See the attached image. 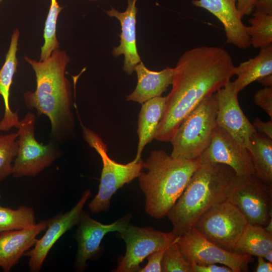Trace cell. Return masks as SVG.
<instances>
[{"mask_svg": "<svg viewBox=\"0 0 272 272\" xmlns=\"http://www.w3.org/2000/svg\"><path fill=\"white\" fill-rule=\"evenodd\" d=\"M235 74L230 54L221 47L198 46L185 52L174 67L172 87L155 139L170 142L184 119Z\"/></svg>", "mask_w": 272, "mask_h": 272, "instance_id": "6da1fadb", "label": "cell"}, {"mask_svg": "<svg viewBox=\"0 0 272 272\" xmlns=\"http://www.w3.org/2000/svg\"><path fill=\"white\" fill-rule=\"evenodd\" d=\"M25 60L33 69L36 87L24 94L26 107L35 109L38 116L44 115L50 122L51 140L60 144L73 136L75 118L71 85L65 76L70 57L59 48L47 59L37 61L25 55Z\"/></svg>", "mask_w": 272, "mask_h": 272, "instance_id": "7a4b0ae2", "label": "cell"}, {"mask_svg": "<svg viewBox=\"0 0 272 272\" xmlns=\"http://www.w3.org/2000/svg\"><path fill=\"white\" fill-rule=\"evenodd\" d=\"M236 176L226 165L201 163L167 215L173 225L171 232L181 236L208 209L226 200Z\"/></svg>", "mask_w": 272, "mask_h": 272, "instance_id": "3957f363", "label": "cell"}, {"mask_svg": "<svg viewBox=\"0 0 272 272\" xmlns=\"http://www.w3.org/2000/svg\"><path fill=\"white\" fill-rule=\"evenodd\" d=\"M200 165L199 159L174 158L162 149L151 151L144 162L147 171L138 177L146 213L158 219L167 216Z\"/></svg>", "mask_w": 272, "mask_h": 272, "instance_id": "277c9868", "label": "cell"}, {"mask_svg": "<svg viewBox=\"0 0 272 272\" xmlns=\"http://www.w3.org/2000/svg\"><path fill=\"white\" fill-rule=\"evenodd\" d=\"M217 103L215 94L202 101L182 121L170 142L171 156L198 159L210 145L217 126Z\"/></svg>", "mask_w": 272, "mask_h": 272, "instance_id": "5b68a950", "label": "cell"}, {"mask_svg": "<svg viewBox=\"0 0 272 272\" xmlns=\"http://www.w3.org/2000/svg\"><path fill=\"white\" fill-rule=\"evenodd\" d=\"M78 115L84 140L98 153L103 164L98 191L88 203L91 212L97 214L108 210L110 199L117 190L138 178L144 168V161L142 159L138 162L133 160L122 164L111 159L107 153V147L101 138L86 127Z\"/></svg>", "mask_w": 272, "mask_h": 272, "instance_id": "8992f818", "label": "cell"}, {"mask_svg": "<svg viewBox=\"0 0 272 272\" xmlns=\"http://www.w3.org/2000/svg\"><path fill=\"white\" fill-rule=\"evenodd\" d=\"M36 115L27 113L18 127V149L12 175L14 178L33 177L50 166L61 155L59 144L51 140L46 145L39 143L35 135Z\"/></svg>", "mask_w": 272, "mask_h": 272, "instance_id": "52a82bcc", "label": "cell"}, {"mask_svg": "<svg viewBox=\"0 0 272 272\" xmlns=\"http://www.w3.org/2000/svg\"><path fill=\"white\" fill-rule=\"evenodd\" d=\"M247 223L242 213L225 200L203 213L193 227L209 241L233 252Z\"/></svg>", "mask_w": 272, "mask_h": 272, "instance_id": "ba28073f", "label": "cell"}, {"mask_svg": "<svg viewBox=\"0 0 272 272\" xmlns=\"http://www.w3.org/2000/svg\"><path fill=\"white\" fill-rule=\"evenodd\" d=\"M226 200L249 224L265 227L272 218V186L254 175L236 176Z\"/></svg>", "mask_w": 272, "mask_h": 272, "instance_id": "9c48e42d", "label": "cell"}, {"mask_svg": "<svg viewBox=\"0 0 272 272\" xmlns=\"http://www.w3.org/2000/svg\"><path fill=\"white\" fill-rule=\"evenodd\" d=\"M177 243L185 259L190 264L204 265L220 263L233 272L247 271L253 261L250 255L227 251L209 241L193 227L179 236Z\"/></svg>", "mask_w": 272, "mask_h": 272, "instance_id": "30bf717a", "label": "cell"}, {"mask_svg": "<svg viewBox=\"0 0 272 272\" xmlns=\"http://www.w3.org/2000/svg\"><path fill=\"white\" fill-rule=\"evenodd\" d=\"M126 244L125 255L118 260L115 272L139 271L140 264L150 254L167 248L178 236L171 232H162L151 227H140L128 224L119 232Z\"/></svg>", "mask_w": 272, "mask_h": 272, "instance_id": "8fae6325", "label": "cell"}, {"mask_svg": "<svg viewBox=\"0 0 272 272\" xmlns=\"http://www.w3.org/2000/svg\"><path fill=\"white\" fill-rule=\"evenodd\" d=\"M233 82L230 81L215 94L217 103V125L229 133L248 150L250 139L257 130L242 110Z\"/></svg>", "mask_w": 272, "mask_h": 272, "instance_id": "7c38bea8", "label": "cell"}, {"mask_svg": "<svg viewBox=\"0 0 272 272\" xmlns=\"http://www.w3.org/2000/svg\"><path fill=\"white\" fill-rule=\"evenodd\" d=\"M201 163H220L231 167L237 176L254 175L248 149L238 143L222 128L217 126L211 143L198 158Z\"/></svg>", "mask_w": 272, "mask_h": 272, "instance_id": "4fadbf2b", "label": "cell"}, {"mask_svg": "<svg viewBox=\"0 0 272 272\" xmlns=\"http://www.w3.org/2000/svg\"><path fill=\"white\" fill-rule=\"evenodd\" d=\"M91 194L86 190L77 204L69 211L60 213L47 220V230L39 239H36L34 248L25 252L29 257V267L33 272L39 271L51 248L67 231L78 225L83 212V208Z\"/></svg>", "mask_w": 272, "mask_h": 272, "instance_id": "5bb4252c", "label": "cell"}, {"mask_svg": "<svg viewBox=\"0 0 272 272\" xmlns=\"http://www.w3.org/2000/svg\"><path fill=\"white\" fill-rule=\"evenodd\" d=\"M131 216V214H127L112 223L104 224L93 219L83 211L75 234L78 243L75 260L77 269L83 270L87 260L93 259L99 253L104 236L111 232H121L129 224Z\"/></svg>", "mask_w": 272, "mask_h": 272, "instance_id": "9a60e30c", "label": "cell"}, {"mask_svg": "<svg viewBox=\"0 0 272 272\" xmlns=\"http://www.w3.org/2000/svg\"><path fill=\"white\" fill-rule=\"evenodd\" d=\"M137 1L127 0V8L124 12H119L113 7L105 11L108 16L117 19L120 23V43L113 48L112 54L115 58L123 55V70L128 75L133 73L135 66L142 61L137 46Z\"/></svg>", "mask_w": 272, "mask_h": 272, "instance_id": "2e32d148", "label": "cell"}, {"mask_svg": "<svg viewBox=\"0 0 272 272\" xmlns=\"http://www.w3.org/2000/svg\"><path fill=\"white\" fill-rule=\"evenodd\" d=\"M192 4L206 9L214 15L223 24L226 42L242 49L250 45V37L242 17L236 7V0H192Z\"/></svg>", "mask_w": 272, "mask_h": 272, "instance_id": "e0dca14e", "label": "cell"}, {"mask_svg": "<svg viewBox=\"0 0 272 272\" xmlns=\"http://www.w3.org/2000/svg\"><path fill=\"white\" fill-rule=\"evenodd\" d=\"M47 226V221H42L27 228L0 233V267L4 271H10L18 262Z\"/></svg>", "mask_w": 272, "mask_h": 272, "instance_id": "ac0fdd59", "label": "cell"}, {"mask_svg": "<svg viewBox=\"0 0 272 272\" xmlns=\"http://www.w3.org/2000/svg\"><path fill=\"white\" fill-rule=\"evenodd\" d=\"M19 37L20 31L16 29L11 36L5 62L0 69V95L3 97L5 105L4 116L0 121V130L5 131L14 127L17 128L20 120L18 113L11 109L9 101L11 87L19 63L17 52Z\"/></svg>", "mask_w": 272, "mask_h": 272, "instance_id": "d6986e66", "label": "cell"}, {"mask_svg": "<svg viewBox=\"0 0 272 272\" xmlns=\"http://www.w3.org/2000/svg\"><path fill=\"white\" fill-rule=\"evenodd\" d=\"M134 71L138 77L137 85L126 99L142 104L152 98L161 96L171 85L174 75V68L167 67L160 71H152L142 61L135 66Z\"/></svg>", "mask_w": 272, "mask_h": 272, "instance_id": "ffe728a7", "label": "cell"}, {"mask_svg": "<svg viewBox=\"0 0 272 272\" xmlns=\"http://www.w3.org/2000/svg\"><path fill=\"white\" fill-rule=\"evenodd\" d=\"M166 101V96H159L142 104L139 114V143L134 161L142 159V153L146 145L155 139L159 123L164 112Z\"/></svg>", "mask_w": 272, "mask_h": 272, "instance_id": "44dd1931", "label": "cell"}, {"mask_svg": "<svg viewBox=\"0 0 272 272\" xmlns=\"http://www.w3.org/2000/svg\"><path fill=\"white\" fill-rule=\"evenodd\" d=\"M272 74V45L260 48L255 57L236 66L237 79L233 82L239 92L252 82Z\"/></svg>", "mask_w": 272, "mask_h": 272, "instance_id": "7402d4cb", "label": "cell"}, {"mask_svg": "<svg viewBox=\"0 0 272 272\" xmlns=\"http://www.w3.org/2000/svg\"><path fill=\"white\" fill-rule=\"evenodd\" d=\"M248 151L254 175L272 186V139L256 131L250 138Z\"/></svg>", "mask_w": 272, "mask_h": 272, "instance_id": "603a6c76", "label": "cell"}, {"mask_svg": "<svg viewBox=\"0 0 272 272\" xmlns=\"http://www.w3.org/2000/svg\"><path fill=\"white\" fill-rule=\"evenodd\" d=\"M272 250V233L264 227L248 223L237 240L233 252L239 255L263 256Z\"/></svg>", "mask_w": 272, "mask_h": 272, "instance_id": "cb8c5ba5", "label": "cell"}, {"mask_svg": "<svg viewBox=\"0 0 272 272\" xmlns=\"http://www.w3.org/2000/svg\"><path fill=\"white\" fill-rule=\"evenodd\" d=\"M36 222L31 207L22 206L12 209L0 205V233L27 228L35 225Z\"/></svg>", "mask_w": 272, "mask_h": 272, "instance_id": "d4e9b609", "label": "cell"}, {"mask_svg": "<svg viewBox=\"0 0 272 272\" xmlns=\"http://www.w3.org/2000/svg\"><path fill=\"white\" fill-rule=\"evenodd\" d=\"M246 26L250 44L255 48H262L272 44V15L254 13Z\"/></svg>", "mask_w": 272, "mask_h": 272, "instance_id": "484cf974", "label": "cell"}, {"mask_svg": "<svg viewBox=\"0 0 272 272\" xmlns=\"http://www.w3.org/2000/svg\"><path fill=\"white\" fill-rule=\"evenodd\" d=\"M63 9L57 0H51L50 6L45 21L43 38L44 42L41 47L40 61L50 56L52 52L59 47V42L56 36V24L59 14Z\"/></svg>", "mask_w": 272, "mask_h": 272, "instance_id": "4316f807", "label": "cell"}, {"mask_svg": "<svg viewBox=\"0 0 272 272\" xmlns=\"http://www.w3.org/2000/svg\"><path fill=\"white\" fill-rule=\"evenodd\" d=\"M18 136L17 132L0 135V183L12 173L18 149Z\"/></svg>", "mask_w": 272, "mask_h": 272, "instance_id": "83f0119b", "label": "cell"}, {"mask_svg": "<svg viewBox=\"0 0 272 272\" xmlns=\"http://www.w3.org/2000/svg\"><path fill=\"white\" fill-rule=\"evenodd\" d=\"M178 238L165 250L162 262V271L192 272L190 264L184 258L177 243Z\"/></svg>", "mask_w": 272, "mask_h": 272, "instance_id": "f1b7e54d", "label": "cell"}, {"mask_svg": "<svg viewBox=\"0 0 272 272\" xmlns=\"http://www.w3.org/2000/svg\"><path fill=\"white\" fill-rule=\"evenodd\" d=\"M254 101L272 119V87H264L257 91L254 95Z\"/></svg>", "mask_w": 272, "mask_h": 272, "instance_id": "f546056e", "label": "cell"}, {"mask_svg": "<svg viewBox=\"0 0 272 272\" xmlns=\"http://www.w3.org/2000/svg\"><path fill=\"white\" fill-rule=\"evenodd\" d=\"M166 248L156 251L149 255L146 257L148 259L147 264L144 267L141 268L139 271L161 272L162 262Z\"/></svg>", "mask_w": 272, "mask_h": 272, "instance_id": "4dcf8cb0", "label": "cell"}, {"mask_svg": "<svg viewBox=\"0 0 272 272\" xmlns=\"http://www.w3.org/2000/svg\"><path fill=\"white\" fill-rule=\"evenodd\" d=\"M192 272H233L229 267L216 264L201 265L194 263H190Z\"/></svg>", "mask_w": 272, "mask_h": 272, "instance_id": "1f68e13d", "label": "cell"}, {"mask_svg": "<svg viewBox=\"0 0 272 272\" xmlns=\"http://www.w3.org/2000/svg\"><path fill=\"white\" fill-rule=\"evenodd\" d=\"M236 7L240 15L243 17L250 15L254 10L255 3L258 0H236Z\"/></svg>", "mask_w": 272, "mask_h": 272, "instance_id": "d6a6232c", "label": "cell"}, {"mask_svg": "<svg viewBox=\"0 0 272 272\" xmlns=\"http://www.w3.org/2000/svg\"><path fill=\"white\" fill-rule=\"evenodd\" d=\"M252 124L257 131L272 139V119L267 122H264L259 117H256L254 120Z\"/></svg>", "mask_w": 272, "mask_h": 272, "instance_id": "836d02e7", "label": "cell"}, {"mask_svg": "<svg viewBox=\"0 0 272 272\" xmlns=\"http://www.w3.org/2000/svg\"><path fill=\"white\" fill-rule=\"evenodd\" d=\"M253 12L272 15V0H258L255 4Z\"/></svg>", "mask_w": 272, "mask_h": 272, "instance_id": "e575fe53", "label": "cell"}, {"mask_svg": "<svg viewBox=\"0 0 272 272\" xmlns=\"http://www.w3.org/2000/svg\"><path fill=\"white\" fill-rule=\"evenodd\" d=\"M257 265L255 271L256 272H271L272 264L265 260L262 256L257 257Z\"/></svg>", "mask_w": 272, "mask_h": 272, "instance_id": "d590c367", "label": "cell"}, {"mask_svg": "<svg viewBox=\"0 0 272 272\" xmlns=\"http://www.w3.org/2000/svg\"><path fill=\"white\" fill-rule=\"evenodd\" d=\"M257 81L264 87H272V74L266 75Z\"/></svg>", "mask_w": 272, "mask_h": 272, "instance_id": "8d00e7d4", "label": "cell"}, {"mask_svg": "<svg viewBox=\"0 0 272 272\" xmlns=\"http://www.w3.org/2000/svg\"><path fill=\"white\" fill-rule=\"evenodd\" d=\"M262 257L265 260L272 263V250L267 251Z\"/></svg>", "mask_w": 272, "mask_h": 272, "instance_id": "74e56055", "label": "cell"}, {"mask_svg": "<svg viewBox=\"0 0 272 272\" xmlns=\"http://www.w3.org/2000/svg\"><path fill=\"white\" fill-rule=\"evenodd\" d=\"M264 229L267 231V232L269 233H272V218H271L267 224L265 225V227H264Z\"/></svg>", "mask_w": 272, "mask_h": 272, "instance_id": "f35d334b", "label": "cell"}, {"mask_svg": "<svg viewBox=\"0 0 272 272\" xmlns=\"http://www.w3.org/2000/svg\"><path fill=\"white\" fill-rule=\"evenodd\" d=\"M90 1H93V2H95V1H100V0H89Z\"/></svg>", "mask_w": 272, "mask_h": 272, "instance_id": "ab89813d", "label": "cell"}, {"mask_svg": "<svg viewBox=\"0 0 272 272\" xmlns=\"http://www.w3.org/2000/svg\"><path fill=\"white\" fill-rule=\"evenodd\" d=\"M1 193H0V199H1Z\"/></svg>", "mask_w": 272, "mask_h": 272, "instance_id": "60d3db41", "label": "cell"}, {"mask_svg": "<svg viewBox=\"0 0 272 272\" xmlns=\"http://www.w3.org/2000/svg\"><path fill=\"white\" fill-rule=\"evenodd\" d=\"M3 0H0V3Z\"/></svg>", "mask_w": 272, "mask_h": 272, "instance_id": "b9f144b4", "label": "cell"}]
</instances>
